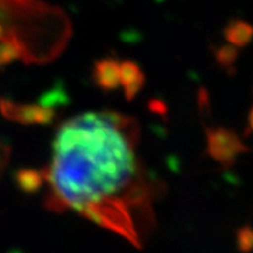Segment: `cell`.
<instances>
[{"mask_svg":"<svg viewBox=\"0 0 253 253\" xmlns=\"http://www.w3.org/2000/svg\"><path fill=\"white\" fill-rule=\"evenodd\" d=\"M0 111L4 117L21 124H49L56 117L54 106L42 101L40 105L18 103L0 98Z\"/></svg>","mask_w":253,"mask_h":253,"instance_id":"3957f363","label":"cell"},{"mask_svg":"<svg viewBox=\"0 0 253 253\" xmlns=\"http://www.w3.org/2000/svg\"><path fill=\"white\" fill-rule=\"evenodd\" d=\"M223 34L230 45L235 48H244L253 40V25L246 21L234 20L225 27Z\"/></svg>","mask_w":253,"mask_h":253,"instance_id":"8992f818","label":"cell"},{"mask_svg":"<svg viewBox=\"0 0 253 253\" xmlns=\"http://www.w3.org/2000/svg\"><path fill=\"white\" fill-rule=\"evenodd\" d=\"M146 78L136 62L126 60L120 62V87L126 100H133L145 85Z\"/></svg>","mask_w":253,"mask_h":253,"instance_id":"5b68a950","label":"cell"},{"mask_svg":"<svg viewBox=\"0 0 253 253\" xmlns=\"http://www.w3.org/2000/svg\"><path fill=\"white\" fill-rule=\"evenodd\" d=\"M238 57H239V50L238 48L226 44V45H222V47L217 48L214 50V58H216L217 63L220 65L221 67L226 69L230 73V69H233L235 62H237Z\"/></svg>","mask_w":253,"mask_h":253,"instance_id":"ba28073f","label":"cell"},{"mask_svg":"<svg viewBox=\"0 0 253 253\" xmlns=\"http://www.w3.org/2000/svg\"><path fill=\"white\" fill-rule=\"evenodd\" d=\"M14 180H16L17 186L26 194L37 193L45 183L43 172L37 169L17 170L16 174H14Z\"/></svg>","mask_w":253,"mask_h":253,"instance_id":"52a82bcc","label":"cell"},{"mask_svg":"<svg viewBox=\"0 0 253 253\" xmlns=\"http://www.w3.org/2000/svg\"><path fill=\"white\" fill-rule=\"evenodd\" d=\"M138 142L137 120L115 111H89L63 122L52 160L42 169L45 208L74 211L141 248L154 226L159 189L147 177Z\"/></svg>","mask_w":253,"mask_h":253,"instance_id":"6da1fadb","label":"cell"},{"mask_svg":"<svg viewBox=\"0 0 253 253\" xmlns=\"http://www.w3.org/2000/svg\"><path fill=\"white\" fill-rule=\"evenodd\" d=\"M206 142L207 153L223 167H231L239 155L251 151L235 130L223 126L206 128Z\"/></svg>","mask_w":253,"mask_h":253,"instance_id":"7a4b0ae2","label":"cell"},{"mask_svg":"<svg viewBox=\"0 0 253 253\" xmlns=\"http://www.w3.org/2000/svg\"><path fill=\"white\" fill-rule=\"evenodd\" d=\"M96 85L103 92H113L120 87V62L113 57L96 61L93 67Z\"/></svg>","mask_w":253,"mask_h":253,"instance_id":"277c9868","label":"cell"},{"mask_svg":"<svg viewBox=\"0 0 253 253\" xmlns=\"http://www.w3.org/2000/svg\"><path fill=\"white\" fill-rule=\"evenodd\" d=\"M238 248L242 252H251L253 251V227L250 225L240 227L237 233Z\"/></svg>","mask_w":253,"mask_h":253,"instance_id":"9c48e42d","label":"cell"},{"mask_svg":"<svg viewBox=\"0 0 253 253\" xmlns=\"http://www.w3.org/2000/svg\"><path fill=\"white\" fill-rule=\"evenodd\" d=\"M248 124H250V129L252 130L253 133V106L252 109H251L250 114H248Z\"/></svg>","mask_w":253,"mask_h":253,"instance_id":"30bf717a","label":"cell"}]
</instances>
